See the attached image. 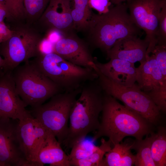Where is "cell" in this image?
Returning <instances> with one entry per match:
<instances>
[{
	"label": "cell",
	"instance_id": "cell-1",
	"mask_svg": "<svg viewBox=\"0 0 166 166\" xmlns=\"http://www.w3.org/2000/svg\"><path fill=\"white\" fill-rule=\"evenodd\" d=\"M99 127L92 139L94 142L105 136L113 146L126 136L140 140L154 132L153 125L104 92Z\"/></svg>",
	"mask_w": 166,
	"mask_h": 166
},
{
	"label": "cell",
	"instance_id": "cell-2",
	"mask_svg": "<svg viewBox=\"0 0 166 166\" xmlns=\"http://www.w3.org/2000/svg\"><path fill=\"white\" fill-rule=\"evenodd\" d=\"M128 10L126 3L123 2L110 7L106 13H93L85 32L89 47L99 49L106 54L118 40L129 36H141V30L132 22Z\"/></svg>",
	"mask_w": 166,
	"mask_h": 166
},
{
	"label": "cell",
	"instance_id": "cell-3",
	"mask_svg": "<svg viewBox=\"0 0 166 166\" xmlns=\"http://www.w3.org/2000/svg\"><path fill=\"white\" fill-rule=\"evenodd\" d=\"M80 93L71 109L68 135L62 144L67 148L85 139L89 133L96 131L100 125L104 91L97 79L85 83Z\"/></svg>",
	"mask_w": 166,
	"mask_h": 166
},
{
	"label": "cell",
	"instance_id": "cell-4",
	"mask_svg": "<svg viewBox=\"0 0 166 166\" xmlns=\"http://www.w3.org/2000/svg\"><path fill=\"white\" fill-rule=\"evenodd\" d=\"M24 62L16 67L12 74L16 92L27 106L38 107L63 91L42 73L33 61Z\"/></svg>",
	"mask_w": 166,
	"mask_h": 166
},
{
	"label": "cell",
	"instance_id": "cell-5",
	"mask_svg": "<svg viewBox=\"0 0 166 166\" xmlns=\"http://www.w3.org/2000/svg\"><path fill=\"white\" fill-rule=\"evenodd\" d=\"M33 61L42 73L64 92L81 89L85 83L98 77L93 68L74 65L54 52L39 55Z\"/></svg>",
	"mask_w": 166,
	"mask_h": 166
},
{
	"label": "cell",
	"instance_id": "cell-6",
	"mask_svg": "<svg viewBox=\"0 0 166 166\" xmlns=\"http://www.w3.org/2000/svg\"><path fill=\"white\" fill-rule=\"evenodd\" d=\"M98 83L103 91L122 101L127 108L155 126L160 125L161 112L150 97L135 83L129 86L119 84L103 74L94 63Z\"/></svg>",
	"mask_w": 166,
	"mask_h": 166
},
{
	"label": "cell",
	"instance_id": "cell-7",
	"mask_svg": "<svg viewBox=\"0 0 166 166\" xmlns=\"http://www.w3.org/2000/svg\"><path fill=\"white\" fill-rule=\"evenodd\" d=\"M81 88L58 93L47 103L32 108L30 111L31 115L53 134L61 144L67 136L70 112Z\"/></svg>",
	"mask_w": 166,
	"mask_h": 166
},
{
	"label": "cell",
	"instance_id": "cell-8",
	"mask_svg": "<svg viewBox=\"0 0 166 166\" xmlns=\"http://www.w3.org/2000/svg\"><path fill=\"white\" fill-rule=\"evenodd\" d=\"M12 30L10 37L0 44V55L3 57L2 69L12 71L22 62L38 55V47L42 38L36 29L19 24Z\"/></svg>",
	"mask_w": 166,
	"mask_h": 166
},
{
	"label": "cell",
	"instance_id": "cell-9",
	"mask_svg": "<svg viewBox=\"0 0 166 166\" xmlns=\"http://www.w3.org/2000/svg\"><path fill=\"white\" fill-rule=\"evenodd\" d=\"M126 5L134 24L146 33L149 44L146 54H151L157 44L160 13L166 0H127Z\"/></svg>",
	"mask_w": 166,
	"mask_h": 166
},
{
	"label": "cell",
	"instance_id": "cell-10",
	"mask_svg": "<svg viewBox=\"0 0 166 166\" xmlns=\"http://www.w3.org/2000/svg\"><path fill=\"white\" fill-rule=\"evenodd\" d=\"M18 122L17 120L0 118V162L4 166H31L20 148Z\"/></svg>",
	"mask_w": 166,
	"mask_h": 166
},
{
	"label": "cell",
	"instance_id": "cell-11",
	"mask_svg": "<svg viewBox=\"0 0 166 166\" xmlns=\"http://www.w3.org/2000/svg\"><path fill=\"white\" fill-rule=\"evenodd\" d=\"M12 71L0 69V118L21 121L31 115L16 92Z\"/></svg>",
	"mask_w": 166,
	"mask_h": 166
},
{
	"label": "cell",
	"instance_id": "cell-12",
	"mask_svg": "<svg viewBox=\"0 0 166 166\" xmlns=\"http://www.w3.org/2000/svg\"><path fill=\"white\" fill-rule=\"evenodd\" d=\"M49 132L32 115L19 121L18 134L20 148L31 166H37L35 160L37 154Z\"/></svg>",
	"mask_w": 166,
	"mask_h": 166
},
{
	"label": "cell",
	"instance_id": "cell-13",
	"mask_svg": "<svg viewBox=\"0 0 166 166\" xmlns=\"http://www.w3.org/2000/svg\"><path fill=\"white\" fill-rule=\"evenodd\" d=\"M54 52L73 64L84 67L93 68L91 65L95 61L87 43L74 31L66 34L54 44Z\"/></svg>",
	"mask_w": 166,
	"mask_h": 166
},
{
	"label": "cell",
	"instance_id": "cell-14",
	"mask_svg": "<svg viewBox=\"0 0 166 166\" xmlns=\"http://www.w3.org/2000/svg\"><path fill=\"white\" fill-rule=\"evenodd\" d=\"M39 22L46 32L56 30L65 35L75 31L71 15L70 0H50L39 18Z\"/></svg>",
	"mask_w": 166,
	"mask_h": 166
},
{
	"label": "cell",
	"instance_id": "cell-15",
	"mask_svg": "<svg viewBox=\"0 0 166 166\" xmlns=\"http://www.w3.org/2000/svg\"><path fill=\"white\" fill-rule=\"evenodd\" d=\"M149 43L146 39L131 36L118 40L106 53L107 58H117L132 63H140L145 59Z\"/></svg>",
	"mask_w": 166,
	"mask_h": 166
},
{
	"label": "cell",
	"instance_id": "cell-16",
	"mask_svg": "<svg viewBox=\"0 0 166 166\" xmlns=\"http://www.w3.org/2000/svg\"><path fill=\"white\" fill-rule=\"evenodd\" d=\"M94 64L103 74L119 84L129 86L136 81V68L134 63L117 58H111L107 63H101L95 60Z\"/></svg>",
	"mask_w": 166,
	"mask_h": 166
},
{
	"label": "cell",
	"instance_id": "cell-17",
	"mask_svg": "<svg viewBox=\"0 0 166 166\" xmlns=\"http://www.w3.org/2000/svg\"><path fill=\"white\" fill-rule=\"evenodd\" d=\"M37 166H70L68 155L63 150L56 137L49 131L41 145L35 160Z\"/></svg>",
	"mask_w": 166,
	"mask_h": 166
},
{
	"label": "cell",
	"instance_id": "cell-18",
	"mask_svg": "<svg viewBox=\"0 0 166 166\" xmlns=\"http://www.w3.org/2000/svg\"><path fill=\"white\" fill-rule=\"evenodd\" d=\"M136 80L138 85L146 92L159 85L163 80L162 75L155 58L152 53L146 54L145 59L136 69Z\"/></svg>",
	"mask_w": 166,
	"mask_h": 166
},
{
	"label": "cell",
	"instance_id": "cell-19",
	"mask_svg": "<svg viewBox=\"0 0 166 166\" xmlns=\"http://www.w3.org/2000/svg\"><path fill=\"white\" fill-rule=\"evenodd\" d=\"M135 140L127 139L113 146L106 153L102 162L101 166H132L135 163L136 155L131 150Z\"/></svg>",
	"mask_w": 166,
	"mask_h": 166
},
{
	"label": "cell",
	"instance_id": "cell-20",
	"mask_svg": "<svg viewBox=\"0 0 166 166\" xmlns=\"http://www.w3.org/2000/svg\"><path fill=\"white\" fill-rule=\"evenodd\" d=\"M70 2L74 30L85 32L93 13L89 6L88 0H70Z\"/></svg>",
	"mask_w": 166,
	"mask_h": 166
},
{
	"label": "cell",
	"instance_id": "cell-21",
	"mask_svg": "<svg viewBox=\"0 0 166 166\" xmlns=\"http://www.w3.org/2000/svg\"><path fill=\"white\" fill-rule=\"evenodd\" d=\"M152 156L156 166H166V128L157 126L151 146Z\"/></svg>",
	"mask_w": 166,
	"mask_h": 166
},
{
	"label": "cell",
	"instance_id": "cell-22",
	"mask_svg": "<svg viewBox=\"0 0 166 166\" xmlns=\"http://www.w3.org/2000/svg\"><path fill=\"white\" fill-rule=\"evenodd\" d=\"M154 132L146 136L144 139L135 140L132 149L136 152L134 165L136 166H156L151 152V146Z\"/></svg>",
	"mask_w": 166,
	"mask_h": 166
},
{
	"label": "cell",
	"instance_id": "cell-23",
	"mask_svg": "<svg viewBox=\"0 0 166 166\" xmlns=\"http://www.w3.org/2000/svg\"><path fill=\"white\" fill-rule=\"evenodd\" d=\"M112 146L110 140L102 138L100 145L92 154L85 158L70 161V166H101L104 156Z\"/></svg>",
	"mask_w": 166,
	"mask_h": 166
},
{
	"label": "cell",
	"instance_id": "cell-24",
	"mask_svg": "<svg viewBox=\"0 0 166 166\" xmlns=\"http://www.w3.org/2000/svg\"><path fill=\"white\" fill-rule=\"evenodd\" d=\"M85 139L75 144L71 148L68 155L69 162L85 158L92 154L98 148L94 141L85 140Z\"/></svg>",
	"mask_w": 166,
	"mask_h": 166
},
{
	"label": "cell",
	"instance_id": "cell-25",
	"mask_svg": "<svg viewBox=\"0 0 166 166\" xmlns=\"http://www.w3.org/2000/svg\"><path fill=\"white\" fill-rule=\"evenodd\" d=\"M161 112L166 111V81H162L149 91L145 92Z\"/></svg>",
	"mask_w": 166,
	"mask_h": 166
},
{
	"label": "cell",
	"instance_id": "cell-26",
	"mask_svg": "<svg viewBox=\"0 0 166 166\" xmlns=\"http://www.w3.org/2000/svg\"><path fill=\"white\" fill-rule=\"evenodd\" d=\"M50 0H23L26 17L30 19L40 18Z\"/></svg>",
	"mask_w": 166,
	"mask_h": 166
},
{
	"label": "cell",
	"instance_id": "cell-27",
	"mask_svg": "<svg viewBox=\"0 0 166 166\" xmlns=\"http://www.w3.org/2000/svg\"><path fill=\"white\" fill-rule=\"evenodd\" d=\"M7 18L18 20L26 17L23 0H6Z\"/></svg>",
	"mask_w": 166,
	"mask_h": 166
},
{
	"label": "cell",
	"instance_id": "cell-28",
	"mask_svg": "<svg viewBox=\"0 0 166 166\" xmlns=\"http://www.w3.org/2000/svg\"><path fill=\"white\" fill-rule=\"evenodd\" d=\"M151 53L155 56L163 80L166 81V45H156Z\"/></svg>",
	"mask_w": 166,
	"mask_h": 166
},
{
	"label": "cell",
	"instance_id": "cell-29",
	"mask_svg": "<svg viewBox=\"0 0 166 166\" xmlns=\"http://www.w3.org/2000/svg\"><path fill=\"white\" fill-rule=\"evenodd\" d=\"M157 44L166 45V3L162 7L159 16Z\"/></svg>",
	"mask_w": 166,
	"mask_h": 166
},
{
	"label": "cell",
	"instance_id": "cell-30",
	"mask_svg": "<svg viewBox=\"0 0 166 166\" xmlns=\"http://www.w3.org/2000/svg\"><path fill=\"white\" fill-rule=\"evenodd\" d=\"M88 4L90 8L97 10L99 14L109 12L112 4L110 0H88Z\"/></svg>",
	"mask_w": 166,
	"mask_h": 166
},
{
	"label": "cell",
	"instance_id": "cell-31",
	"mask_svg": "<svg viewBox=\"0 0 166 166\" xmlns=\"http://www.w3.org/2000/svg\"><path fill=\"white\" fill-rule=\"evenodd\" d=\"M54 45L45 37L42 38L38 45V56L54 52Z\"/></svg>",
	"mask_w": 166,
	"mask_h": 166
},
{
	"label": "cell",
	"instance_id": "cell-32",
	"mask_svg": "<svg viewBox=\"0 0 166 166\" xmlns=\"http://www.w3.org/2000/svg\"><path fill=\"white\" fill-rule=\"evenodd\" d=\"M64 35V34L57 30H52L46 32L45 37L54 44Z\"/></svg>",
	"mask_w": 166,
	"mask_h": 166
},
{
	"label": "cell",
	"instance_id": "cell-33",
	"mask_svg": "<svg viewBox=\"0 0 166 166\" xmlns=\"http://www.w3.org/2000/svg\"><path fill=\"white\" fill-rule=\"evenodd\" d=\"M11 33L12 30L9 29L4 22H0V44L7 40Z\"/></svg>",
	"mask_w": 166,
	"mask_h": 166
},
{
	"label": "cell",
	"instance_id": "cell-34",
	"mask_svg": "<svg viewBox=\"0 0 166 166\" xmlns=\"http://www.w3.org/2000/svg\"><path fill=\"white\" fill-rule=\"evenodd\" d=\"M7 17V12L4 5L0 2V22H4L5 18Z\"/></svg>",
	"mask_w": 166,
	"mask_h": 166
},
{
	"label": "cell",
	"instance_id": "cell-35",
	"mask_svg": "<svg viewBox=\"0 0 166 166\" xmlns=\"http://www.w3.org/2000/svg\"><path fill=\"white\" fill-rule=\"evenodd\" d=\"M127 0H110L112 4L116 5L118 4L124 2H126Z\"/></svg>",
	"mask_w": 166,
	"mask_h": 166
},
{
	"label": "cell",
	"instance_id": "cell-36",
	"mask_svg": "<svg viewBox=\"0 0 166 166\" xmlns=\"http://www.w3.org/2000/svg\"><path fill=\"white\" fill-rule=\"evenodd\" d=\"M4 63V59L2 58L0 55V68L2 67Z\"/></svg>",
	"mask_w": 166,
	"mask_h": 166
},
{
	"label": "cell",
	"instance_id": "cell-37",
	"mask_svg": "<svg viewBox=\"0 0 166 166\" xmlns=\"http://www.w3.org/2000/svg\"><path fill=\"white\" fill-rule=\"evenodd\" d=\"M6 0H0V2L4 5L5 6V3Z\"/></svg>",
	"mask_w": 166,
	"mask_h": 166
},
{
	"label": "cell",
	"instance_id": "cell-38",
	"mask_svg": "<svg viewBox=\"0 0 166 166\" xmlns=\"http://www.w3.org/2000/svg\"><path fill=\"white\" fill-rule=\"evenodd\" d=\"M0 166H4V165L0 162Z\"/></svg>",
	"mask_w": 166,
	"mask_h": 166
}]
</instances>
